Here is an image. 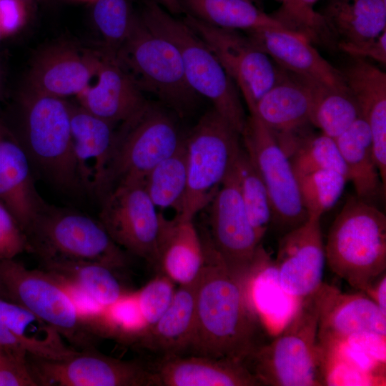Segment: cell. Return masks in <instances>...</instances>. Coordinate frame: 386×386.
I'll list each match as a JSON object with an SVG mask.
<instances>
[{
    "instance_id": "cell-1",
    "label": "cell",
    "mask_w": 386,
    "mask_h": 386,
    "mask_svg": "<svg viewBox=\"0 0 386 386\" xmlns=\"http://www.w3.org/2000/svg\"><path fill=\"white\" fill-rule=\"evenodd\" d=\"M197 279L193 355L244 361L264 342L263 325L244 287L229 272L207 237Z\"/></svg>"
},
{
    "instance_id": "cell-2",
    "label": "cell",
    "mask_w": 386,
    "mask_h": 386,
    "mask_svg": "<svg viewBox=\"0 0 386 386\" xmlns=\"http://www.w3.org/2000/svg\"><path fill=\"white\" fill-rule=\"evenodd\" d=\"M322 285L300 301L272 341L262 345L244 361L260 385H325L317 340Z\"/></svg>"
},
{
    "instance_id": "cell-3",
    "label": "cell",
    "mask_w": 386,
    "mask_h": 386,
    "mask_svg": "<svg viewBox=\"0 0 386 386\" xmlns=\"http://www.w3.org/2000/svg\"><path fill=\"white\" fill-rule=\"evenodd\" d=\"M325 252L330 269L365 293L386 272L385 214L350 197L330 228Z\"/></svg>"
},
{
    "instance_id": "cell-4",
    "label": "cell",
    "mask_w": 386,
    "mask_h": 386,
    "mask_svg": "<svg viewBox=\"0 0 386 386\" xmlns=\"http://www.w3.org/2000/svg\"><path fill=\"white\" fill-rule=\"evenodd\" d=\"M153 31L177 49L185 78L192 89L213 105L240 135L247 117L239 91L216 56L184 20H179L154 0L144 3L140 14Z\"/></svg>"
},
{
    "instance_id": "cell-5",
    "label": "cell",
    "mask_w": 386,
    "mask_h": 386,
    "mask_svg": "<svg viewBox=\"0 0 386 386\" xmlns=\"http://www.w3.org/2000/svg\"><path fill=\"white\" fill-rule=\"evenodd\" d=\"M29 251L41 259L95 262L124 269L126 252L99 220L74 210L45 204L25 232Z\"/></svg>"
},
{
    "instance_id": "cell-6",
    "label": "cell",
    "mask_w": 386,
    "mask_h": 386,
    "mask_svg": "<svg viewBox=\"0 0 386 386\" xmlns=\"http://www.w3.org/2000/svg\"><path fill=\"white\" fill-rule=\"evenodd\" d=\"M184 139L174 117L164 108L147 102L115 129L102 197L118 184L144 182Z\"/></svg>"
},
{
    "instance_id": "cell-7",
    "label": "cell",
    "mask_w": 386,
    "mask_h": 386,
    "mask_svg": "<svg viewBox=\"0 0 386 386\" xmlns=\"http://www.w3.org/2000/svg\"><path fill=\"white\" fill-rule=\"evenodd\" d=\"M21 106L24 140L21 144L31 163L60 189H81L72 151L71 104L25 89Z\"/></svg>"
},
{
    "instance_id": "cell-8",
    "label": "cell",
    "mask_w": 386,
    "mask_h": 386,
    "mask_svg": "<svg viewBox=\"0 0 386 386\" xmlns=\"http://www.w3.org/2000/svg\"><path fill=\"white\" fill-rule=\"evenodd\" d=\"M240 134L213 108L185 137L187 184L178 214L187 220L210 204L242 149Z\"/></svg>"
},
{
    "instance_id": "cell-9",
    "label": "cell",
    "mask_w": 386,
    "mask_h": 386,
    "mask_svg": "<svg viewBox=\"0 0 386 386\" xmlns=\"http://www.w3.org/2000/svg\"><path fill=\"white\" fill-rule=\"evenodd\" d=\"M115 55L142 92L153 94L180 116L193 107L198 95L185 78L177 49L140 14Z\"/></svg>"
},
{
    "instance_id": "cell-10",
    "label": "cell",
    "mask_w": 386,
    "mask_h": 386,
    "mask_svg": "<svg viewBox=\"0 0 386 386\" xmlns=\"http://www.w3.org/2000/svg\"><path fill=\"white\" fill-rule=\"evenodd\" d=\"M0 292L54 327L74 348L94 347L96 336L61 285L44 269H30L14 259H0Z\"/></svg>"
},
{
    "instance_id": "cell-11",
    "label": "cell",
    "mask_w": 386,
    "mask_h": 386,
    "mask_svg": "<svg viewBox=\"0 0 386 386\" xmlns=\"http://www.w3.org/2000/svg\"><path fill=\"white\" fill-rule=\"evenodd\" d=\"M241 137L267 191L274 229L282 235L306 222L309 217L297 177L274 132L249 114Z\"/></svg>"
},
{
    "instance_id": "cell-12",
    "label": "cell",
    "mask_w": 386,
    "mask_h": 386,
    "mask_svg": "<svg viewBox=\"0 0 386 386\" xmlns=\"http://www.w3.org/2000/svg\"><path fill=\"white\" fill-rule=\"evenodd\" d=\"M184 22L204 41L242 94L249 114L286 71L246 34L219 28L186 14Z\"/></svg>"
},
{
    "instance_id": "cell-13",
    "label": "cell",
    "mask_w": 386,
    "mask_h": 386,
    "mask_svg": "<svg viewBox=\"0 0 386 386\" xmlns=\"http://www.w3.org/2000/svg\"><path fill=\"white\" fill-rule=\"evenodd\" d=\"M234 166L208 205L207 236L229 272L246 290L262 240L247 217Z\"/></svg>"
},
{
    "instance_id": "cell-14",
    "label": "cell",
    "mask_w": 386,
    "mask_h": 386,
    "mask_svg": "<svg viewBox=\"0 0 386 386\" xmlns=\"http://www.w3.org/2000/svg\"><path fill=\"white\" fill-rule=\"evenodd\" d=\"M144 182L120 183L104 194L99 221L119 247L154 264L161 212Z\"/></svg>"
},
{
    "instance_id": "cell-15",
    "label": "cell",
    "mask_w": 386,
    "mask_h": 386,
    "mask_svg": "<svg viewBox=\"0 0 386 386\" xmlns=\"http://www.w3.org/2000/svg\"><path fill=\"white\" fill-rule=\"evenodd\" d=\"M27 365L38 385L149 386L152 371L137 361H124L92 348L79 350L63 360L27 356Z\"/></svg>"
},
{
    "instance_id": "cell-16",
    "label": "cell",
    "mask_w": 386,
    "mask_h": 386,
    "mask_svg": "<svg viewBox=\"0 0 386 386\" xmlns=\"http://www.w3.org/2000/svg\"><path fill=\"white\" fill-rule=\"evenodd\" d=\"M274 263L280 287L293 299L301 301L317 291L326 264L320 218L309 217L281 235Z\"/></svg>"
},
{
    "instance_id": "cell-17",
    "label": "cell",
    "mask_w": 386,
    "mask_h": 386,
    "mask_svg": "<svg viewBox=\"0 0 386 386\" xmlns=\"http://www.w3.org/2000/svg\"><path fill=\"white\" fill-rule=\"evenodd\" d=\"M342 293L323 283L317 340L321 350L350 338L372 335L386 338V315L365 293Z\"/></svg>"
},
{
    "instance_id": "cell-18",
    "label": "cell",
    "mask_w": 386,
    "mask_h": 386,
    "mask_svg": "<svg viewBox=\"0 0 386 386\" xmlns=\"http://www.w3.org/2000/svg\"><path fill=\"white\" fill-rule=\"evenodd\" d=\"M100 58L101 51L68 44L50 46L32 62L25 89L61 99L77 97L94 81Z\"/></svg>"
},
{
    "instance_id": "cell-19",
    "label": "cell",
    "mask_w": 386,
    "mask_h": 386,
    "mask_svg": "<svg viewBox=\"0 0 386 386\" xmlns=\"http://www.w3.org/2000/svg\"><path fill=\"white\" fill-rule=\"evenodd\" d=\"M0 350L19 360L27 356L63 360L79 350L52 326L11 301L0 298Z\"/></svg>"
},
{
    "instance_id": "cell-20",
    "label": "cell",
    "mask_w": 386,
    "mask_h": 386,
    "mask_svg": "<svg viewBox=\"0 0 386 386\" xmlns=\"http://www.w3.org/2000/svg\"><path fill=\"white\" fill-rule=\"evenodd\" d=\"M100 51L95 78L76 97L77 104L116 126L137 114L147 100L116 55L104 49Z\"/></svg>"
},
{
    "instance_id": "cell-21",
    "label": "cell",
    "mask_w": 386,
    "mask_h": 386,
    "mask_svg": "<svg viewBox=\"0 0 386 386\" xmlns=\"http://www.w3.org/2000/svg\"><path fill=\"white\" fill-rule=\"evenodd\" d=\"M246 34L285 71L326 87L348 89L342 71L324 59L305 36L279 29Z\"/></svg>"
},
{
    "instance_id": "cell-22",
    "label": "cell",
    "mask_w": 386,
    "mask_h": 386,
    "mask_svg": "<svg viewBox=\"0 0 386 386\" xmlns=\"http://www.w3.org/2000/svg\"><path fill=\"white\" fill-rule=\"evenodd\" d=\"M114 125L71 104L72 151L81 189L102 195Z\"/></svg>"
},
{
    "instance_id": "cell-23",
    "label": "cell",
    "mask_w": 386,
    "mask_h": 386,
    "mask_svg": "<svg viewBox=\"0 0 386 386\" xmlns=\"http://www.w3.org/2000/svg\"><path fill=\"white\" fill-rule=\"evenodd\" d=\"M0 202L24 233L46 204L35 188L31 162L21 142L1 123Z\"/></svg>"
},
{
    "instance_id": "cell-24",
    "label": "cell",
    "mask_w": 386,
    "mask_h": 386,
    "mask_svg": "<svg viewBox=\"0 0 386 386\" xmlns=\"http://www.w3.org/2000/svg\"><path fill=\"white\" fill-rule=\"evenodd\" d=\"M360 117L367 124L375 161L383 187L386 186V74L365 59L354 58L342 71Z\"/></svg>"
},
{
    "instance_id": "cell-25",
    "label": "cell",
    "mask_w": 386,
    "mask_h": 386,
    "mask_svg": "<svg viewBox=\"0 0 386 386\" xmlns=\"http://www.w3.org/2000/svg\"><path fill=\"white\" fill-rule=\"evenodd\" d=\"M152 380L157 386H261L243 362L195 355L162 357Z\"/></svg>"
},
{
    "instance_id": "cell-26",
    "label": "cell",
    "mask_w": 386,
    "mask_h": 386,
    "mask_svg": "<svg viewBox=\"0 0 386 386\" xmlns=\"http://www.w3.org/2000/svg\"><path fill=\"white\" fill-rule=\"evenodd\" d=\"M205 257L202 237L193 220L169 219L162 212L154 266L174 282L188 284L199 277Z\"/></svg>"
},
{
    "instance_id": "cell-27",
    "label": "cell",
    "mask_w": 386,
    "mask_h": 386,
    "mask_svg": "<svg viewBox=\"0 0 386 386\" xmlns=\"http://www.w3.org/2000/svg\"><path fill=\"white\" fill-rule=\"evenodd\" d=\"M316 84L286 71L260 98L251 114L276 133L304 128L311 124Z\"/></svg>"
},
{
    "instance_id": "cell-28",
    "label": "cell",
    "mask_w": 386,
    "mask_h": 386,
    "mask_svg": "<svg viewBox=\"0 0 386 386\" xmlns=\"http://www.w3.org/2000/svg\"><path fill=\"white\" fill-rule=\"evenodd\" d=\"M196 288L197 279L179 285L167 311L137 342L162 357L182 355L189 350L194 331Z\"/></svg>"
},
{
    "instance_id": "cell-29",
    "label": "cell",
    "mask_w": 386,
    "mask_h": 386,
    "mask_svg": "<svg viewBox=\"0 0 386 386\" xmlns=\"http://www.w3.org/2000/svg\"><path fill=\"white\" fill-rule=\"evenodd\" d=\"M339 43H357L386 30V0H328L320 14Z\"/></svg>"
},
{
    "instance_id": "cell-30",
    "label": "cell",
    "mask_w": 386,
    "mask_h": 386,
    "mask_svg": "<svg viewBox=\"0 0 386 386\" xmlns=\"http://www.w3.org/2000/svg\"><path fill=\"white\" fill-rule=\"evenodd\" d=\"M335 139L355 187V196L372 204L385 194V189L375 161L367 124L360 117Z\"/></svg>"
},
{
    "instance_id": "cell-31",
    "label": "cell",
    "mask_w": 386,
    "mask_h": 386,
    "mask_svg": "<svg viewBox=\"0 0 386 386\" xmlns=\"http://www.w3.org/2000/svg\"><path fill=\"white\" fill-rule=\"evenodd\" d=\"M246 290L261 322L274 336L291 318L280 307L292 315L300 302L289 296L280 287L274 261L262 245L258 251L256 264Z\"/></svg>"
},
{
    "instance_id": "cell-32",
    "label": "cell",
    "mask_w": 386,
    "mask_h": 386,
    "mask_svg": "<svg viewBox=\"0 0 386 386\" xmlns=\"http://www.w3.org/2000/svg\"><path fill=\"white\" fill-rule=\"evenodd\" d=\"M306 129L307 127L292 132H274L290 159L296 177L331 169L342 173L350 181L335 139L323 133L311 134Z\"/></svg>"
},
{
    "instance_id": "cell-33",
    "label": "cell",
    "mask_w": 386,
    "mask_h": 386,
    "mask_svg": "<svg viewBox=\"0 0 386 386\" xmlns=\"http://www.w3.org/2000/svg\"><path fill=\"white\" fill-rule=\"evenodd\" d=\"M179 2L187 14L219 28L246 32L264 29H286L250 0H179Z\"/></svg>"
},
{
    "instance_id": "cell-34",
    "label": "cell",
    "mask_w": 386,
    "mask_h": 386,
    "mask_svg": "<svg viewBox=\"0 0 386 386\" xmlns=\"http://www.w3.org/2000/svg\"><path fill=\"white\" fill-rule=\"evenodd\" d=\"M41 264L43 269L71 282L104 307L127 292L115 276L117 270L106 265L66 259L43 260Z\"/></svg>"
},
{
    "instance_id": "cell-35",
    "label": "cell",
    "mask_w": 386,
    "mask_h": 386,
    "mask_svg": "<svg viewBox=\"0 0 386 386\" xmlns=\"http://www.w3.org/2000/svg\"><path fill=\"white\" fill-rule=\"evenodd\" d=\"M144 188L157 208L179 213L187 189L185 139L179 148L158 163L144 179Z\"/></svg>"
},
{
    "instance_id": "cell-36",
    "label": "cell",
    "mask_w": 386,
    "mask_h": 386,
    "mask_svg": "<svg viewBox=\"0 0 386 386\" xmlns=\"http://www.w3.org/2000/svg\"><path fill=\"white\" fill-rule=\"evenodd\" d=\"M360 117L358 105L348 89L316 84L310 123L322 133L335 139Z\"/></svg>"
},
{
    "instance_id": "cell-37",
    "label": "cell",
    "mask_w": 386,
    "mask_h": 386,
    "mask_svg": "<svg viewBox=\"0 0 386 386\" xmlns=\"http://www.w3.org/2000/svg\"><path fill=\"white\" fill-rule=\"evenodd\" d=\"M234 169L247 217L262 240L271 224L270 202L266 187L244 148L235 161Z\"/></svg>"
},
{
    "instance_id": "cell-38",
    "label": "cell",
    "mask_w": 386,
    "mask_h": 386,
    "mask_svg": "<svg viewBox=\"0 0 386 386\" xmlns=\"http://www.w3.org/2000/svg\"><path fill=\"white\" fill-rule=\"evenodd\" d=\"M136 292H127L104 308L91 327L96 336H111L126 342H137L147 330Z\"/></svg>"
},
{
    "instance_id": "cell-39",
    "label": "cell",
    "mask_w": 386,
    "mask_h": 386,
    "mask_svg": "<svg viewBox=\"0 0 386 386\" xmlns=\"http://www.w3.org/2000/svg\"><path fill=\"white\" fill-rule=\"evenodd\" d=\"M138 14L131 0H94L91 18L104 49L116 54L128 38Z\"/></svg>"
},
{
    "instance_id": "cell-40",
    "label": "cell",
    "mask_w": 386,
    "mask_h": 386,
    "mask_svg": "<svg viewBox=\"0 0 386 386\" xmlns=\"http://www.w3.org/2000/svg\"><path fill=\"white\" fill-rule=\"evenodd\" d=\"M302 203L309 217H320L340 198L347 178L331 169L316 171L297 177Z\"/></svg>"
},
{
    "instance_id": "cell-41",
    "label": "cell",
    "mask_w": 386,
    "mask_h": 386,
    "mask_svg": "<svg viewBox=\"0 0 386 386\" xmlns=\"http://www.w3.org/2000/svg\"><path fill=\"white\" fill-rule=\"evenodd\" d=\"M318 0H284L271 16L286 29L297 33L310 42L330 41L331 35L322 15L313 7Z\"/></svg>"
},
{
    "instance_id": "cell-42",
    "label": "cell",
    "mask_w": 386,
    "mask_h": 386,
    "mask_svg": "<svg viewBox=\"0 0 386 386\" xmlns=\"http://www.w3.org/2000/svg\"><path fill=\"white\" fill-rule=\"evenodd\" d=\"M175 284L166 274L159 272L154 279L135 292L147 328L155 324L171 305L177 290Z\"/></svg>"
},
{
    "instance_id": "cell-43",
    "label": "cell",
    "mask_w": 386,
    "mask_h": 386,
    "mask_svg": "<svg viewBox=\"0 0 386 386\" xmlns=\"http://www.w3.org/2000/svg\"><path fill=\"white\" fill-rule=\"evenodd\" d=\"M29 251L26 236L7 207L0 202V259H11Z\"/></svg>"
},
{
    "instance_id": "cell-44",
    "label": "cell",
    "mask_w": 386,
    "mask_h": 386,
    "mask_svg": "<svg viewBox=\"0 0 386 386\" xmlns=\"http://www.w3.org/2000/svg\"><path fill=\"white\" fill-rule=\"evenodd\" d=\"M31 11L21 0H0V30L4 37L19 32L26 25Z\"/></svg>"
},
{
    "instance_id": "cell-45",
    "label": "cell",
    "mask_w": 386,
    "mask_h": 386,
    "mask_svg": "<svg viewBox=\"0 0 386 386\" xmlns=\"http://www.w3.org/2000/svg\"><path fill=\"white\" fill-rule=\"evenodd\" d=\"M0 386H36L26 362L12 357L1 350Z\"/></svg>"
},
{
    "instance_id": "cell-46",
    "label": "cell",
    "mask_w": 386,
    "mask_h": 386,
    "mask_svg": "<svg viewBox=\"0 0 386 386\" xmlns=\"http://www.w3.org/2000/svg\"><path fill=\"white\" fill-rule=\"evenodd\" d=\"M337 46L353 58L370 59L386 64V30L376 37L357 43H339Z\"/></svg>"
},
{
    "instance_id": "cell-47",
    "label": "cell",
    "mask_w": 386,
    "mask_h": 386,
    "mask_svg": "<svg viewBox=\"0 0 386 386\" xmlns=\"http://www.w3.org/2000/svg\"><path fill=\"white\" fill-rule=\"evenodd\" d=\"M386 315V273L377 278L365 292Z\"/></svg>"
},
{
    "instance_id": "cell-48",
    "label": "cell",
    "mask_w": 386,
    "mask_h": 386,
    "mask_svg": "<svg viewBox=\"0 0 386 386\" xmlns=\"http://www.w3.org/2000/svg\"><path fill=\"white\" fill-rule=\"evenodd\" d=\"M171 14H178L183 12L179 0H154Z\"/></svg>"
},
{
    "instance_id": "cell-49",
    "label": "cell",
    "mask_w": 386,
    "mask_h": 386,
    "mask_svg": "<svg viewBox=\"0 0 386 386\" xmlns=\"http://www.w3.org/2000/svg\"><path fill=\"white\" fill-rule=\"evenodd\" d=\"M23 1H24L29 7L30 9L33 11L35 6H36V4L37 2H39V0H21Z\"/></svg>"
},
{
    "instance_id": "cell-50",
    "label": "cell",
    "mask_w": 386,
    "mask_h": 386,
    "mask_svg": "<svg viewBox=\"0 0 386 386\" xmlns=\"http://www.w3.org/2000/svg\"><path fill=\"white\" fill-rule=\"evenodd\" d=\"M4 38V36L0 30V41Z\"/></svg>"
},
{
    "instance_id": "cell-51",
    "label": "cell",
    "mask_w": 386,
    "mask_h": 386,
    "mask_svg": "<svg viewBox=\"0 0 386 386\" xmlns=\"http://www.w3.org/2000/svg\"><path fill=\"white\" fill-rule=\"evenodd\" d=\"M79 1H91V2H93L94 0H79Z\"/></svg>"
},
{
    "instance_id": "cell-52",
    "label": "cell",
    "mask_w": 386,
    "mask_h": 386,
    "mask_svg": "<svg viewBox=\"0 0 386 386\" xmlns=\"http://www.w3.org/2000/svg\"><path fill=\"white\" fill-rule=\"evenodd\" d=\"M277 1H279L280 3H282L284 0H276Z\"/></svg>"
},
{
    "instance_id": "cell-53",
    "label": "cell",
    "mask_w": 386,
    "mask_h": 386,
    "mask_svg": "<svg viewBox=\"0 0 386 386\" xmlns=\"http://www.w3.org/2000/svg\"><path fill=\"white\" fill-rule=\"evenodd\" d=\"M44 1V0H39V2H40V1Z\"/></svg>"
},
{
    "instance_id": "cell-54",
    "label": "cell",
    "mask_w": 386,
    "mask_h": 386,
    "mask_svg": "<svg viewBox=\"0 0 386 386\" xmlns=\"http://www.w3.org/2000/svg\"><path fill=\"white\" fill-rule=\"evenodd\" d=\"M250 1H252L253 2V1H255V0H250Z\"/></svg>"
},
{
    "instance_id": "cell-55",
    "label": "cell",
    "mask_w": 386,
    "mask_h": 386,
    "mask_svg": "<svg viewBox=\"0 0 386 386\" xmlns=\"http://www.w3.org/2000/svg\"><path fill=\"white\" fill-rule=\"evenodd\" d=\"M1 350H0V357H1Z\"/></svg>"
}]
</instances>
